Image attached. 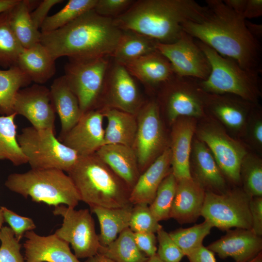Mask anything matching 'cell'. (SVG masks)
Wrapping results in <instances>:
<instances>
[{"label":"cell","mask_w":262,"mask_h":262,"mask_svg":"<svg viewBox=\"0 0 262 262\" xmlns=\"http://www.w3.org/2000/svg\"><path fill=\"white\" fill-rule=\"evenodd\" d=\"M208 16L200 23L186 22L183 31L220 55L231 58L243 69L262 72L260 41L248 31L245 19L221 0H206Z\"/></svg>","instance_id":"cell-1"},{"label":"cell","mask_w":262,"mask_h":262,"mask_svg":"<svg viewBox=\"0 0 262 262\" xmlns=\"http://www.w3.org/2000/svg\"><path fill=\"white\" fill-rule=\"evenodd\" d=\"M208 7L194 0H134L113 18L122 31L133 32L158 42L172 43L180 37L186 22L200 23L209 16Z\"/></svg>","instance_id":"cell-2"},{"label":"cell","mask_w":262,"mask_h":262,"mask_svg":"<svg viewBox=\"0 0 262 262\" xmlns=\"http://www.w3.org/2000/svg\"><path fill=\"white\" fill-rule=\"evenodd\" d=\"M122 33L113 18L98 15L93 9L54 31L41 33L40 43L56 60H88L111 57Z\"/></svg>","instance_id":"cell-3"},{"label":"cell","mask_w":262,"mask_h":262,"mask_svg":"<svg viewBox=\"0 0 262 262\" xmlns=\"http://www.w3.org/2000/svg\"><path fill=\"white\" fill-rule=\"evenodd\" d=\"M67 173L81 201L90 208H117L131 204L130 188L95 154L80 157Z\"/></svg>","instance_id":"cell-4"},{"label":"cell","mask_w":262,"mask_h":262,"mask_svg":"<svg viewBox=\"0 0 262 262\" xmlns=\"http://www.w3.org/2000/svg\"><path fill=\"white\" fill-rule=\"evenodd\" d=\"M10 190L30 196L35 202L55 207L66 205L75 208L81 201L69 176L57 169H32L21 173L10 174L5 182Z\"/></svg>","instance_id":"cell-5"},{"label":"cell","mask_w":262,"mask_h":262,"mask_svg":"<svg viewBox=\"0 0 262 262\" xmlns=\"http://www.w3.org/2000/svg\"><path fill=\"white\" fill-rule=\"evenodd\" d=\"M207 57L211 66L209 77L199 81L208 93L231 94L253 103L262 96L260 73L242 68L235 60L220 55L214 49L195 40Z\"/></svg>","instance_id":"cell-6"},{"label":"cell","mask_w":262,"mask_h":262,"mask_svg":"<svg viewBox=\"0 0 262 262\" xmlns=\"http://www.w3.org/2000/svg\"><path fill=\"white\" fill-rule=\"evenodd\" d=\"M18 143L32 169H57L66 173L80 156L55 135L54 129L23 128L17 135Z\"/></svg>","instance_id":"cell-7"},{"label":"cell","mask_w":262,"mask_h":262,"mask_svg":"<svg viewBox=\"0 0 262 262\" xmlns=\"http://www.w3.org/2000/svg\"><path fill=\"white\" fill-rule=\"evenodd\" d=\"M155 98L162 117L170 126L179 117L200 119L207 115L205 110L206 92L199 80L174 74L157 89Z\"/></svg>","instance_id":"cell-8"},{"label":"cell","mask_w":262,"mask_h":262,"mask_svg":"<svg viewBox=\"0 0 262 262\" xmlns=\"http://www.w3.org/2000/svg\"><path fill=\"white\" fill-rule=\"evenodd\" d=\"M195 135L209 149L225 178L240 185L241 164L248 152L245 144L208 115L197 120Z\"/></svg>","instance_id":"cell-9"},{"label":"cell","mask_w":262,"mask_h":262,"mask_svg":"<svg viewBox=\"0 0 262 262\" xmlns=\"http://www.w3.org/2000/svg\"><path fill=\"white\" fill-rule=\"evenodd\" d=\"M110 57L70 60L65 65L64 76L83 114L98 108L111 62Z\"/></svg>","instance_id":"cell-10"},{"label":"cell","mask_w":262,"mask_h":262,"mask_svg":"<svg viewBox=\"0 0 262 262\" xmlns=\"http://www.w3.org/2000/svg\"><path fill=\"white\" fill-rule=\"evenodd\" d=\"M136 116L137 131L132 148L141 174L169 147V138L155 99L146 101Z\"/></svg>","instance_id":"cell-11"},{"label":"cell","mask_w":262,"mask_h":262,"mask_svg":"<svg viewBox=\"0 0 262 262\" xmlns=\"http://www.w3.org/2000/svg\"><path fill=\"white\" fill-rule=\"evenodd\" d=\"M250 198L240 187L223 194L206 191L201 216L221 230L227 231L232 228L250 229Z\"/></svg>","instance_id":"cell-12"},{"label":"cell","mask_w":262,"mask_h":262,"mask_svg":"<svg viewBox=\"0 0 262 262\" xmlns=\"http://www.w3.org/2000/svg\"><path fill=\"white\" fill-rule=\"evenodd\" d=\"M55 215L63 218L61 227L54 234L71 245L78 258H88L98 253L100 245L95 222L88 209L76 210L65 205L55 207Z\"/></svg>","instance_id":"cell-13"},{"label":"cell","mask_w":262,"mask_h":262,"mask_svg":"<svg viewBox=\"0 0 262 262\" xmlns=\"http://www.w3.org/2000/svg\"><path fill=\"white\" fill-rule=\"evenodd\" d=\"M156 49L170 63L176 75L206 80L211 71L210 64L195 38L183 31L175 42H157Z\"/></svg>","instance_id":"cell-14"},{"label":"cell","mask_w":262,"mask_h":262,"mask_svg":"<svg viewBox=\"0 0 262 262\" xmlns=\"http://www.w3.org/2000/svg\"><path fill=\"white\" fill-rule=\"evenodd\" d=\"M145 102L126 67L114 60L111 62L97 109L109 107L136 115Z\"/></svg>","instance_id":"cell-15"},{"label":"cell","mask_w":262,"mask_h":262,"mask_svg":"<svg viewBox=\"0 0 262 262\" xmlns=\"http://www.w3.org/2000/svg\"><path fill=\"white\" fill-rule=\"evenodd\" d=\"M205 110L233 137L243 138L250 114L258 103L231 94L206 92Z\"/></svg>","instance_id":"cell-16"},{"label":"cell","mask_w":262,"mask_h":262,"mask_svg":"<svg viewBox=\"0 0 262 262\" xmlns=\"http://www.w3.org/2000/svg\"><path fill=\"white\" fill-rule=\"evenodd\" d=\"M13 111L36 129H54L56 112L50 89L44 85L35 83L19 90L15 98Z\"/></svg>","instance_id":"cell-17"},{"label":"cell","mask_w":262,"mask_h":262,"mask_svg":"<svg viewBox=\"0 0 262 262\" xmlns=\"http://www.w3.org/2000/svg\"><path fill=\"white\" fill-rule=\"evenodd\" d=\"M104 118L99 109L84 113L75 125L59 140L80 157L94 154L104 145Z\"/></svg>","instance_id":"cell-18"},{"label":"cell","mask_w":262,"mask_h":262,"mask_svg":"<svg viewBox=\"0 0 262 262\" xmlns=\"http://www.w3.org/2000/svg\"><path fill=\"white\" fill-rule=\"evenodd\" d=\"M197 120L180 117L170 126L169 147L172 172L177 180L191 178L190 157Z\"/></svg>","instance_id":"cell-19"},{"label":"cell","mask_w":262,"mask_h":262,"mask_svg":"<svg viewBox=\"0 0 262 262\" xmlns=\"http://www.w3.org/2000/svg\"><path fill=\"white\" fill-rule=\"evenodd\" d=\"M190 167L192 178L206 191L223 194L230 189L210 150L195 136L192 144Z\"/></svg>","instance_id":"cell-20"},{"label":"cell","mask_w":262,"mask_h":262,"mask_svg":"<svg viewBox=\"0 0 262 262\" xmlns=\"http://www.w3.org/2000/svg\"><path fill=\"white\" fill-rule=\"evenodd\" d=\"M207 247L221 259L230 257L235 262H248L262 252V238L251 229H230Z\"/></svg>","instance_id":"cell-21"},{"label":"cell","mask_w":262,"mask_h":262,"mask_svg":"<svg viewBox=\"0 0 262 262\" xmlns=\"http://www.w3.org/2000/svg\"><path fill=\"white\" fill-rule=\"evenodd\" d=\"M24 236L25 262H81L71 251L69 244L54 233L40 236L31 230Z\"/></svg>","instance_id":"cell-22"},{"label":"cell","mask_w":262,"mask_h":262,"mask_svg":"<svg viewBox=\"0 0 262 262\" xmlns=\"http://www.w3.org/2000/svg\"><path fill=\"white\" fill-rule=\"evenodd\" d=\"M205 190L192 178L177 181L170 218L180 224L193 223L201 216Z\"/></svg>","instance_id":"cell-23"},{"label":"cell","mask_w":262,"mask_h":262,"mask_svg":"<svg viewBox=\"0 0 262 262\" xmlns=\"http://www.w3.org/2000/svg\"><path fill=\"white\" fill-rule=\"evenodd\" d=\"M171 171V154L168 147L140 174L131 191V203L149 205L154 199L161 182Z\"/></svg>","instance_id":"cell-24"},{"label":"cell","mask_w":262,"mask_h":262,"mask_svg":"<svg viewBox=\"0 0 262 262\" xmlns=\"http://www.w3.org/2000/svg\"><path fill=\"white\" fill-rule=\"evenodd\" d=\"M122 65L133 77L156 89L175 74L169 61L157 50Z\"/></svg>","instance_id":"cell-25"},{"label":"cell","mask_w":262,"mask_h":262,"mask_svg":"<svg viewBox=\"0 0 262 262\" xmlns=\"http://www.w3.org/2000/svg\"><path fill=\"white\" fill-rule=\"evenodd\" d=\"M95 154L131 190L140 175L137 157L132 148L119 144H106Z\"/></svg>","instance_id":"cell-26"},{"label":"cell","mask_w":262,"mask_h":262,"mask_svg":"<svg viewBox=\"0 0 262 262\" xmlns=\"http://www.w3.org/2000/svg\"><path fill=\"white\" fill-rule=\"evenodd\" d=\"M49 89L56 113L61 122L60 139L75 125L83 113L64 76L55 79Z\"/></svg>","instance_id":"cell-27"},{"label":"cell","mask_w":262,"mask_h":262,"mask_svg":"<svg viewBox=\"0 0 262 262\" xmlns=\"http://www.w3.org/2000/svg\"><path fill=\"white\" fill-rule=\"evenodd\" d=\"M55 60L40 42L23 49L16 66L36 84H41L51 79L56 72Z\"/></svg>","instance_id":"cell-28"},{"label":"cell","mask_w":262,"mask_h":262,"mask_svg":"<svg viewBox=\"0 0 262 262\" xmlns=\"http://www.w3.org/2000/svg\"><path fill=\"white\" fill-rule=\"evenodd\" d=\"M99 109L107 121L104 145L119 144L132 147L137 131L136 115L109 107Z\"/></svg>","instance_id":"cell-29"},{"label":"cell","mask_w":262,"mask_h":262,"mask_svg":"<svg viewBox=\"0 0 262 262\" xmlns=\"http://www.w3.org/2000/svg\"><path fill=\"white\" fill-rule=\"evenodd\" d=\"M133 205L123 207L108 208L101 207L90 208L98 220L100 232L98 235L100 245L107 246L118 235L129 228L130 220Z\"/></svg>","instance_id":"cell-30"},{"label":"cell","mask_w":262,"mask_h":262,"mask_svg":"<svg viewBox=\"0 0 262 262\" xmlns=\"http://www.w3.org/2000/svg\"><path fill=\"white\" fill-rule=\"evenodd\" d=\"M34 1L19 0L7 11L10 26L16 37L24 49L40 42L41 33L34 26L30 15Z\"/></svg>","instance_id":"cell-31"},{"label":"cell","mask_w":262,"mask_h":262,"mask_svg":"<svg viewBox=\"0 0 262 262\" xmlns=\"http://www.w3.org/2000/svg\"><path fill=\"white\" fill-rule=\"evenodd\" d=\"M157 42L133 32L122 31L121 37L111 57L115 62L124 65L156 50Z\"/></svg>","instance_id":"cell-32"},{"label":"cell","mask_w":262,"mask_h":262,"mask_svg":"<svg viewBox=\"0 0 262 262\" xmlns=\"http://www.w3.org/2000/svg\"><path fill=\"white\" fill-rule=\"evenodd\" d=\"M98 253L115 262H146L148 259L137 247L129 228L108 246L100 245Z\"/></svg>","instance_id":"cell-33"},{"label":"cell","mask_w":262,"mask_h":262,"mask_svg":"<svg viewBox=\"0 0 262 262\" xmlns=\"http://www.w3.org/2000/svg\"><path fill=\"white\" fill-rule=\"evenodd\" d=\"M31 82L17 66L0 70V114L8 115L14 113L13 103L16 95Z\"/></svg>","instance_id":"cell-34"},{"label":"cell","mask_w":262,"mask_h":262,"mask_svg":"<svg viewBox=\"0 0 262 262\" xmlns=\"http://www.w3.org/2000/svg\"><path fill=\"white\" fill-rule=\"evenodd\" d=\"M14 113L0 116V160H7L15 166L28 163L17 140Z\"/></svg>","instance_id":"cell-35"},{"label":"cell","mask_w":262,"mask_h":262,"mask_svg":"<svg viewBox=\"0 0 262 262\" xmlns=\"http://www.w3.org/2000/svg\"><path fill=\"white\" fill-rule=\"evenodd\" d=\"M97 0H69L55 14L48 16L41 27V33H49L73 21L86 12L93 9Z\"/></svg>","instance_id":"cell-36"},{"label":"cell","mask_w":262,"mask_h":262,"mask_svg":"<svg viewBox=\"0 0 262 262\" xmlns=\"http://www.w3.org/2000/svg\"><path fill=\"white\" fill-rule=\"evenodd\" d=\"M240 176L242 189L250 197L262 196V160L248 152L243 158Z\"/></svg>","instance_id":"cell-37"},{"label":"cell","mask_w":262,"mask_h":262,"mask_svg":"<svg viewBox=\"0 0 262 262\" xmlns=\"http://www.w3.org/2000/svg\"><path fill=\"white\" fill-rule=\"evenodd\" d=\"M177 185V180L171 170L161 182L154 199L149 205L150 211L158 222L170 218Z\"/></svg>","instance_id":"cell-38"},{"label":"cell","mask_w":262,"mask_h":262,"mask_svg":"<svg viewBox=\"0 0 262 262\" xmlns=\"http://www.w3.org/2000/svg\"><path fill=\"white\" fill-rule=\"evenodd\" d=\"M23 49L10 26L7 11L0 14V66H16Z\"/></svg>","instance_id":"cell-39"},{"label":"cell","mask_w":262,"mask_h":262,"mask_svg":"<svg viewBox=\"0 0 262 262\" xmlns=\"http://www.w3.org/2000/svg\"><path fill=\"white\" fill-rule=\"evenodd\" d=\"M212 228V225L205 220L189 228L177 229L169 234L185 256L203 245V240L210 233Z\"/></svg>","instance_id":"cell-40"},{"label":"cell","mask_w":262,"mask_h":262,"mask_svg":"<svg viewBox=\"0 0 262 262\" xmlns=\"http://www.w3.org/2000/svg\"><path fill=\"white\" fill-rule=\"evenodd\" d=\"M146 203L133 205L129 224L130 229L134 233H156L163 227L159 224Z\"/></svg>","instance_id":"cell-41"},{"label":"cell","mask_w":262,"mask_h":262,"mask_svg":"<svg viewBox=\"0 0 262 262\" xmlns=\"http://www.w3.org/2000/svg\"><path fill=\"white\" fill-rule=\"evenodd\" d=\"M0 240V262H25L20 253L21 245L10 227H2Z\"/></svg>","instance_id":"cell-42"},{"label":"cell","mask_w":262,"mask_h":262,"mask_svg":"<svg viewBox=\"0 0 262 262\" xmlns=\"http://www.w3.org/2000/svg\"><path fill=\"white\" fill-rule=\"evenodd\" d=\"M157 255L163 262H180L184 254L163 227L157 232Z\"/></svg>","instance_id":"cell-43"},{"label":"cell","mask_w":262,"mask_h":262,"mask_svg":"<svg viewBox=\"0 0 262 262\" xmlns=\"http://www.w3.org/2000/svg\"><path fill=\"white\" fill-rule=\"evenodd\" d=\"M248 145L257 151L262 150V115L258 103L252 110L243 137Z\"/></svg>","instance_id":"cell-44"},{"label":"cell","mask_w":262,"mask_h":262,"mask_svg":"<svg viewBox=\"0 0 262 262\" xmlns=\"http://www.w3.org/2000/svg\"><path fill=\"white\" fill-rule=\"evenodd\" d=\"M0 208L4 221L9 224L18 241H20L27 231L36 228L35 223L31 218L19 215L4 206Z\"/></svg>","instance_id":"cell-45"},{"label":"cell","mask_w":262,"mask_h":262,"mask_svg":"<svg viewBox=\"0 0 262 262\" xmlns=\"http://www.w3.org/2000/svg\"><path fill=\"white\" fill-rule=\"evenodd\" d=\"M134 1L132 0H97L94 10L101 16L114 18L124 12Z\"/></svg>","instance_id":"cell-46"},{"label":"cell","mask_w":262,"mask_h":262,"mask_svg":"<svg viewBox=\"0 0 262 262\" xmlns=\"http://www.w3.org/2000/svg\"><path fill=\"white\" fill-rule=\"evenodd\" d=\"M134 237L138 248L147 257H151L156 254L157 237L155 233L136 232L134 233Z\"/></svg>","instance_id":"cell-47"},{"label":"cell","mask_w":262,"mask_h":262,"mask_svg":"<svg viewBox=\"0 0 262 262\" xmlns=\"http://www.w3.org/2000/svg\"><path fill=\"white\" fill-rule=\"evenodd\" d=\"M249 210L251 229L257 235L262 236V196L251 197Z\"/></svg>","instance_id":"cell-48"},{"label":"cell","mask_w":262,"mask_h":262,"mask_svg":"<svg viewBox=\"0 0 262 262\" xmlns=\"http://www.w3.org/2000/svg\"><path fill=\"white\" fill-rule=\"evenodd\" d=\"M61 0H44L40 2L36 9L30 13L32 20L35 27L39 30L46 18L50 9L55 5L61 3Z\"/></svg>","instance_id":"cell-49"},{"label":"cell","mask_w":262,"mask_h":262,"mask_svg":"<svg viewBox=\"0 0 262 262\" xmlns=\"http://www.w3.org/2000/svg\"><path fill=\"white\" fill-rule=\"evenodd\" d=\"M185 256L189 262H217L214 253L203 245Z\"/></svg>","instance_id":"cell-50"},{"label":"cell","mask_w":262,"mask_h":262,"mask_svg":"<svg viewBox=\"0 0 262 262\" xmlns=\"http://www.w3.org/2000/svg\"><path fill=\"white\" fill-rule=\"evenodd\" d=\"M262 15V0H247L242 16L245 19L259 17Z\"/></svg>","instance_id":"cell-51"},{"label":"cell","mask_w":262,"mask_h":262,"mask_svg":"<svg viewBox=\"0 0 262 262\" xmlns=\"http://www.w3.org/2000/svg\"><path fill=\"white\" fill-rule=\"evenodd\" d=\"M224 3L234 12L242 16L247 2V0H224Z\"/></svg>","instance_id":"cell-52"},{"label":"cell","mask_w":262,"mask_h":262,"mask_svg":"<svg viewBox=\"0 0 262 262\" xmlns=\"http://www.w3.org/2000/svg\"><path fill=\"white\" fill-rule=\"evenodd\" d=\"M246 26L250 33L260 41L262 37V25L253 23L245 20Z\"/></svg>","instance_id":"cell-53"},{"label":"cell","mask_w":262,"mask_h":262,"mask_svg":"<svg viewBox=\"0 0 262 262\" xmlns=\"http://www.w3.org/2000/svg\"><path fill=\"white\" fill-rule=\"evenodd\" d=\"M19 0H0V14L7 11L15 5Z\"/></svg>","instance_id":"cell-54"},{"label":"cell","mask_w":262,"mask_h":262,"mask_svg":"<svg viewBox=\"0 0 262 262\" xmlns=\"http://www.w3.org/2000/svg\"><path fill=\"white\" fill-rule=\"evenodd\" d=\"M85 262H115L99 253H98L93 257L87 258Z\"/></svg>","instance_id":"cell-55"},{"label":"cell","mask_w":262,"mask_h":262,"mask_svg":"<svg viewBox=\"0 0 262 262\" xmlns=\"http://www.w3.org/2000/svg\"><path fill=\"white\" fill-rule=\"evenodd\" d=\"M146 262H163L156 254L155 255L148 258Z\"/></svg>","instance_id":"cell-56"},{"label":"cell","mask_w":262,"mask_h":262,"mask_svg":"<svg viewBox=\"0 0 262 262\" xmlns=\"http://www.w3.org/2000/svg\"><path fill=\"white\" fill-rule=\"evenodd\" d=\"M248 262H262V252H261L255 258Z\"/></svg>","instance_id":"cell-57"},{"label":"cell","mask_w":262,"mask_h":262,"mask_svg":"<svg viewBox=\"0 0 262 262\" xmlns=\"http://www.w3.org/2000/svg\"><path fill=\"white\" fill-rule=\"evenodd\" d=\"M4 222V220L3 216L2 214V211L0 208V235L1 229L2 227V224Z\"/></svg>","instance_id":"cell-58"}]
</instances>
